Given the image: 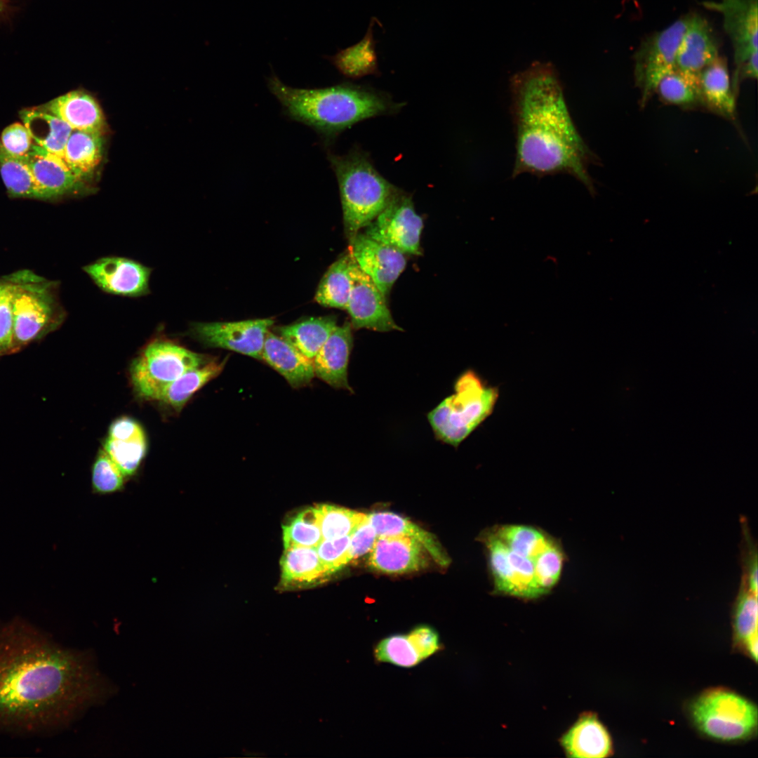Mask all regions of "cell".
<instances>
[{
  "label": "cell",
  "instance_id": "1",
  "mask_svg": "<svg viewBox=\"0 0 758 758\" xmlns=\"http://www.w3.org/2000/svg\"><path fill=\"white\" fill-rule=\"evenodd\" d=\"M114 691L91 651L64 647L21 618L0 623V731L62 728Z\"/></svg>",
  "mask_w": 758,
  "mask_h": 758
},
{
  "label": "cell",
  "instance_id": "2",
  "mask_svg": "<svg viewBox=\"0 0 758 758\" xmlns=\"http://www.w3.org/2000/svg\"><path fill=\"white\" fill-rule=\"evenodd\" d=\"M510 87L515 137L512 177L569 175L594 197L589 168L598 158L576 127L554 66L533 62L512 77Z\"/></svg>",
  "mask_w": 758,
  "mask_h": 758
},
{
  "label": "cell",
  "instance_id": "3",
  "mask_svg": "<svg viewBox=\"0 0 758 758\" xmlns=\"http://www.w3.org/2000/svg\"><path fill=\"white\" fill-rule=\"evenodd\" d=\"M268 86L288 117L310 126L326 141L358 121L399 108L387 95L350 83L298 88L272 74Z\"/></svg>",
  "mask_w": 758,
  "mask_h": 758
},
{
  "label": "cell",
  "instance_id": "4",
  "mask_svg": "<svg viewBox=\"0 0 758 758\" xmlns=\"http://www.w3.org/2000/svg\"><path fill=\"white\" fill-rule=\"evenodd\" d=\"M328 159L338 182L345 232L349 241L385 208L398 188L385 179L359 149Z\"/></svg>",
  "mask_w": 758,
  "mask_h": 758
},
{
  "label": "cell",
  "instance_id": "5",
  "mask_svg": "<svg viewBox=\"0 0 758 758\" xmlns=\"http://www.w3.org/2000/svg\"><path fill=\"white\" fill-rule=\"evenodd\" d=\"M686 713L703 736L721 743H740L756 736L758 711L745 696L725 687H712L693 698Z\"/></svg>",
  "mask_w": 758,
  "mask_h": 758
},
{
  "label": "cell",
  "instance_id": "6",
  "mask_svg": "<svg viewBox=\"0 0 758 758\" xmlns=\"http://www.w3.org/2000/svg\"><path fill=\"white\" fill-rule=\"evenodd\" d=\"M498 390L486 387L472 371L456 380L454 392L427 414L435 437L457 447L493 411Z\"/></svg>",
  "mask_w": 758,
  "mask_h": 758
},
{
  "label": "cell",
  "instance_id": "7",
  "mask_svg": "<svg viewBox=\"0 0 758 758\" xmlns=\"http://www.w3.org/2000/svg\"><path fill=\"white\" fill-rule=\"evenodd\" d=\"M211 359L164 336L152 339L133 361L130 375L142 398L159 400L164 390L186 371Z\"/></svg>",
  "mask_w": 758,
  "mask_h": 758
},
{
  "label": "cell",
  "instance_id": "8",
  "mask_svg": "<svg viewBox=\"0 0 758 758\" xmlns=\"http://www.w3.org/2000/svg\"><path fill=\"white\" fill-rule=\"evenodd\" d=\"M689 14L641 41L634 55V80L644 107L656 93L658 83L676 69L679 43Z\"/></svg>",
  "mask_w": 758,
  "mask_h": 758
},
{
  "label": "cell",
  "instance_id": "9",
  "mask_svg": "<svg viewBox=\"0 0 758 758\" xmlns=\"http://www.w3.org/2000/svg\"><path fill=\"white\" fill-rule=\"evenodd\" d=\"M488 552L495 592L532 599L545 595L536 575V562L511 550L491 528L481 538Z\"/></svg>",
  "mask_w": 758,
  "mask_h": 758
},
{
  "label": "cell",
  "instance_id": "10",
  "mask_svg": "<svg viewBox=\"0 0 758 758\" xmlns=\"http://www.w3.org/2000/svg\"><path fill=\"white\" fill-rule=\"evenodd\" d=\"M423 218L411 197L398 191L385 208L366 227L365 234L403 253L420 255Z\"/></svg>",
  "mask_w": 758,
  "mask_h": 758
},
{
  "label": "cell",
  "instance_id": "11",
  "mask_svg": "<svg viewBox=\"0 0 758 758\" xmlns=\"http://www.w3.org/2000/svg\"><path fill=\"white\" fill-rule=\"evenodd\" d=\"M273 324L272 319L195 322L190 333L206 347L227 349L260 360L267 333Z\"/></svg>",
  "mask_w": 758,
  "mask_h": 758
},
{
  "label": "cell",
  "instance_id": "12",
  "mask_svg": "<svg viewBox=\"0 0 758 758\" xmlns=\"http://www.w3.org/2000/svg\"><path fill=\"white\" fill-rule=\"evenodd\" d=\"M350 274L351 291L346 310L351 318V326L379 332L403 331L394 321L385 295L352 256Z\"/></svg>",
  "mask_w": 758,
  "mask_h": 758
},
{
  "label": "cell",
  "instance_id": "13",
  "mask_svg": "<svg viewBox=\"0 0 758 758\" xmlns=\"http://www.w3.org/2000/svg\"><path fill=\"white\" fill-rule=\"evenodd\" d=\"M83 270L103 292L139 298L150 293L152 268L121 256H105L85 265Z\"/></svg>",
  "mask_w": 758,
  "mask_h": 758
},
{
  "label": "cell",
  "instance_id": "14",
  "mask_svg": "<svg viewBox=\"0 0 758 758\" xmlns=\"http://www.w3.org/2000/svg\"><path fill=\"white\" fill-rule=\"evenodd\" d=\"M706 9L719 13L733 48L736 68L758 50V0L704 1Z\"/></svg>",
  "mask_w": 758,
  "mask_h": 758
},
{
  "label": "cell",
  "instance_id": "15",
  "mask_svg": "<svg viewBox=\"0 0 758 758\" xmlns=\"http://www.w3.org/2000/svg\"><path fill=\"white\" fill-rule=\"evenodd\" d=\"M15 345L26 344L36 338L54 319L55 307L51 293L41 286L15 284L13 299Z\"/></svg>",
  "mask_w": 758,
  "mask_h": 758
},
{
  "label": "cell",
  "instance_id": "16",
  "mask_svg": "<svg viewBox=\"0 0 758 758\" xmlns=\"http://www.w3.org/2000/svg\"><path fill=\"white\" fill-rule=\"evenodd\" d=\"M348 250L359 268L387 298L406 267L404 253L361 232L350 241Z\"/></svg>",
  "mask_w": 758,
  "mask_h": 758
},
{
  "label": "cell",
  "instance_id": "17",
  "mask_svg": "<svg viewBox=\"0 0 758 758\" xmlns=\"http://www.w3.org/2000/svg\"><path fill=\"white\" fill-rule=\"evenodd\" d=\"M719 56L718 42L709 22L698 13L689 14L677 51L676 69L698 89L701 72Z\"/></svg>",
  "mask_w": 758,
  "mask_h": 758
},
{
  "label": "cell",
  "instance_id": "18",
  "mask_svg": "<svg viewBox=\"0 0 758 758\" xmlns=\"http://www.w3.org/2000/svg\"><path fill=\"white\" fill-rule=\"evenodd\" d=\"M370 552V566L387 573L412 572L427 564V551L423 545L405 536H378Z\"/></svg>",
  "mask_w": 758,
  "mask_h": 758
},
{
  "label": "cell",
  "instance_id": "19",
  "mask_svg": "<svg viewBox=\"0 0 758 758\" xmlns=\"http://www.w3.org/2000/svg\"><path fill=\"white\" fill-rule=\"evenodd\" d=\"M25 157L45 199L84 191L83 180L73 173L62 158L35 144Z\"/></svg>",
  "mask_w": 758,
  "mask_h": 758
},
{
  "label": "cell",
  "instance_id": "20",
  "mask_svg": "<svg viewBox=\"0 0 758 758\" xmlns=\"http://www.w3.org/2000/svg\"><path fill=\"white\" fill-rule=\"evenodd\" d=\"M352 346L351 324L337 326L312 359L314 375L332 387L353 392L347 378Z\"/></svg>",
  "mask_w": 758,
  "mask_h": 758
},
{
  "label": "cell",
  "instance_id": "21",
  "mask_svg": "<svg viewBox=\"0 0 758 758\" xmlns=\"http://www.w3.org/2000/svg\"><path fill=\"white\" fill-rule=\"evenodd\" d=\"M261 359L280 373L289 385L298 388L314 377L313 361L279 335L267 333Z\"/></svg>",
  "mask_w": 758,
  "mask_h": 758
},
{
  "label": "cell",
  "instance_id": "22",
  "mask_svg": "<svg viewBox=\"0 0 758 758\" xmlns=\"http://www.w3.org/2000/svg\"><path fill=\"white\" fill-rule=\"evenodd\" d=\"M43 110L57 117L73 130L102 133L105 119L102 110L90 95L70 91L49 101Z\"/></svg>",
  "mask_w": 758,
  "mask_h": 758
},
{
  "label": "cell",
  "instance_id": "23",
  "mask_svg": "<svg viewBox=\"0 0 758 758\" xmlns=\"http://www.w3.org/2000/svg\"><path fill=\"white\" fill-rule=\"evenodd\" d=\"M698 93L700 103L707 108L724 118L736 119V94L723 58L719 56L701 72Z\"/></svg>",
  "mask_w": 758,
  "mask_h": 758
},
{
  "label": "cell",
  "instance_id": "24",
  "mask_svg": "<svg viewBox=\"0 0 758 758\" xmlns=\"http://www.w3.org/2000/svg\"><path fill=\"white\" fill-rule=\"evenodd\" d=\"M561 741L570 757H606L613 752L610 734L594 714L580 718Z\"/></svg>",
  "mask_w": 758,
  "mask_h": 758
},
{
  "label": "cell",
  "instance_id": "25",
  "mask_svg": "<svg viewBox=\"0 0 758 758\" xmlns=\"http://www.w3.org/2000/svg\"><path fill=\"white\" fill-rule=\"evenodd\" d=\"M20 117L34 143L62 159L65 145L73 129L41 108L24 109L20 112Z\"/></svg>",
  "mask_w": 758,
  "mask_h": 758
},
{
  "label": "cell",
  "instance_id": "26",
  "mask_svg": "<svg viewBox=\"0 0 758 758\" xmlns=\"http://www.w3.org/2000/svg\"><path fill=\"white\" fill-rule=\"evenodd\" d=\"M377 20L375 17L371 18L366 32L359 42L326 57L344 76L358 79L380 74L375 51L377 41L373 36V25Z\"/></svg>",
  "mask_w": 758,
  "mask_h": 758
},
{
  "label": "cell",
  "instance_id": "27",
  "mask_svg": "<svg viewBox=\"0 0 758 758\" xmlns=\"http://www.w3.org/2000/svg\"><path fill=\"white\" fill-rule=\"evenodd\" d=\"M377 536H405L419 541L427 553L440 566H446L450 559L432 533L418 526L408 519L390 512H373L368 515Z\"/></svg>",
  "mask_w": 758,
  "mask_h": 758
},
{
  "label": "cell",
  "instance_id": "28",
  "mask_svg": "<svg viewBox=\"0 0 758 758\" xmlns=\"http://www.w3.org/2000/svg\"><path fill=\"white\" fill-rule=\"evenodd\" d=\"M757 594L743 583L733 611V641L736 649L757 661Z\"/></svg>",
  "mask_w": 758,
  "mask_h": 758
},
{
  "label": "cell",
  "instance_id": "29",
  "mask_svg": "<svg viewBox=\"0 0 758 758\" xmlns=\"http://www.w3.org/2000/svg\"><path fill=\"white\" fill-rule=\"evenodd\" d=\"M280 564L285 587L309 586L328 576L316 547L285 548Z\"/></svg>",
  "mask_w": 758,
  "mask_h": 758
},
{
  "label": "cell",
  "instance_id": "30",
  "mask_svg": "<svg viewBox=\"0 0 758 758\" xmlns=\"http://www.w3.org/2000/svg\"><path fill=\"white\" fill-rule=\"evenodd\" d=\"M337 326L332 317H312L277 328L284 338L302 354L313 359Z\"/></svg>",
  "mask_w": 758,
  "mask_h": 758
},
{
  "label": "cell",
  "instance_id": "31",
  "mask_svg": "<svg viewBox=\"0 0 758 758\" xmlns=\"http://www.w3.org/2000/svg\"><path fill=\"white\" fill-rule=\"evenodd\" d=\"M226 361L211 359L186 371L164 390L158 401L180 412L195 392L222 372Z\"/></svg>",
  "mask_w": 758,
  "mask_h": 758
},
{
  "label": "cell",
  "instance_id": "32",
  "mask_svg": "<svg viewBox=\"0 0 758 758\" xmlns=\"http://www.w3.org/2000/svg\"><path fill=\"white\" fill-rule=\"evenodd\" d=\"M102 153L101 133L73 130L65 145L62 159L81 180L91 174Z\"/></svg>",
  "mask_w": 758,
  "mask_h": 758
},
{
  "label": "cell",
  "instance_id": "33",
  "mask_svg": "<svg viewBox=\"0 0 758 758\" xmlns=\"http://www.w3.org/2000/svg\"><path fill=\"white\" fill-rule=\"evenodd\" d=\"M351 258L348 250L329 267L316 292L315 300L319 304L346 310L351 291Z\"/></svg>",
  "mask_w": 758,
  "mask_h": 758
},
{
  "label": "cell",
  "instance_id": "34",
  "mask_svg": "<svg viewBox=\"0 0 758 758\" xmlns=\"http://www.w3.org/2000/svg\"><path fill=\"white\" fill-rule=\"evenodd\" d=\"M0 173L11 197L45 199L25 157L8 152L0 142Z\"/></svg>",
  "mask_w": 758,
  "mask_h": 758
},
{
  "label": "cell",
  "instance_id": "35",
  "mask_svg": "<svg viewBox=\"0 0 758 758\" xmlns=\"http://www.w3.org/2000/svg\"><path fill=\"white\" fill-rule=\"evenodd\" d=\"M492 531L511 550L533 559L536 567L542 554L555 540L540 528L526 525H500Z\"/></svg>",
  "mask_w": 758,
  "mask_h": 758
},
{
  "label": "cell",
  "instance_id": "36",
  "mask_svg": "<svg viewBox=\"0 0 758 758\" xmlns=\"http://www.w3.org/2000/svg\"><path fill=\"white\" fill-rule=\"evenodd\" d=\"M103 449L126 478L134 476L147 451L146 435L112 439L107 437Z\"/></svg>",
  "mask_w": 758,
  "mask_h": 758
},
{
  "label": "cell",
  "instance_id": "37",
  "mask_svg": "<svg viewBox=\"0 0 758 758\" xmlns=\"http://www.w3.org/2000/svg\"><path fill=\"white\" fill-rule=\"evenodd\" d=\"M322 540L338 538L351 534L368 517L345 507L319 505L315 506Z\"/></svg>",
  "mask_w": 758,
  "mask_h": 758
},
{
  "label": "cell",
  "instance_id": "38",
  "mask_svg": "<svg viewBox=\"0 0 758 758\" xmlns=\"http://www.w3.org/2000/svg\"><path fill=\"white\" fill-rule=\"evenodd\" d=\"M285 548L317 547L322 540L316 507H309L283 526Z\"/></svg>",
  "mask_w": 758,
  "mask_h": 758
},
{
  "label": "cell",
  "instance_id": "39",
  "mask_svg": "<svg viewBox=\"0 0 758 758\" xmlns=\"http://www.w3.org/2000/svg\"><path fill=\"white\" fill-rule=\"evenodd\" d=\"M378 663L413 667L423 661L407 634H394L380 640L373 650Z\"/></svg>",
  "mask_w": 758,
  "mask_h": 758
},
{
  "label": "cell",
  "instance_id": "40",
  "mask_svg": "<svg viewBox=\"0 0 758 758\" xmlns=\"http://www.w3.org/2000/svg\"><path fill=\"white\" fill-rule=\"evenodd\" d=\"M656 93L664 102L679 107L701 104L698 88L677 69L660 80Z\"/></svg>",
  "mask_w": 758,
  "mask_h": 758
},
{
  "label": "cell",
  "instance_id": "41",
  "mask_svg": "<svg viewBox=\"0 0 758 758\" xmlns=\"http://www.w3.org/2000/svg\"><path fill=\"white\" fill-rule=\"evenodd\" d=\"M91 472L95 493L110 494L123 489L126 478L103 448L97 454Z\"/></svg>",
  "mask_w": 758,
  "mask_h": 758
},
{
  "label": "cell",
  "instance_id": "42",
  "mask_svg": "<svg viewBox=\"0 0 758 758\" xmlns=\"http://www.w3.org/2000/svg\"><path fill=\"white\" fill-rule=\"evenodd\" d=\"M560 543L555 539L540 556L536 567L538 583L544 594H547L558 583L564 561Z\"/></svg>",
  "mask_w": 758,
  "mask_h": 758
},
{
  "label": "cell",
  "instance_id": "43",
  "mask_svg": "<svg viewBox=\"0 0 758 758\" xmlns=\"http://www.w3.org/2000/svg\"><path fill=\"white\" fill-rule=\"evenodd\" d=\"M350 535L335 539H323L316 547L328 576L341 569L350 562L348 549Z\"/></svg>",
  "mask_w": 758,
  "mask_h": 758
},
{
  "label": "cell",
  "instance_id": "44",
  "mask_svg": "<svg viewBox=\"0 0 758 758\" xmlns=\"http://www.w3.org/2000/svg\"><path fill=\"white\" fill-rule=\"evenodd\" d=\"M14 288L15 284L13 283L0 284V351L10 350L13 347Z\"/></svg>",
  "mask_w": 758,
  "mask_h": 758
},
{
  "label": "cell",
  "instance_id": "45",
  "mask_svg": "<svg viewBox=\"0 0 758 758\" xmlns=\"http://www.w3.org/2000/svg\"><path fill=\"white\" fill-rule=\"evenodd\" d=\"M0 142L8 152L18 157L27 156L34 144L27 128L20 123L6 127L1 133Z\"/></svg>",
  "mask_w": 758,
  "mask_h": 758
},
{
  "label": "cell",
  "instance_id": "46",
  "mask_svg": "<svg viewBox=\"0 0 758 758\" xmlns=\"http://www.w3.org/2000/svg\"><path fill=\"white\" fill-rule=\"evenodd\" d=\"M407 634L423 660L437 653L441 646L437 631L430 625H418Z\"/></svg>",
  "mask_w": 758,
  "mask_h": 758
},
{
  "label": "cell",
  "instance_id": "47",
  "mask_svg": "<svg viewBox=\"0 0 758 758\" xmlns=\"http://www.w3.org/2000/svg\"><path fill=\"white\" fill-rule=\"evenodd\" d=\"M377 537L376 532L367 517L350 535L348 549L350 562L370 552Z\"/></svg>",
  "mask_w": 758,
  "mask_h": 758
}]
</instances>
